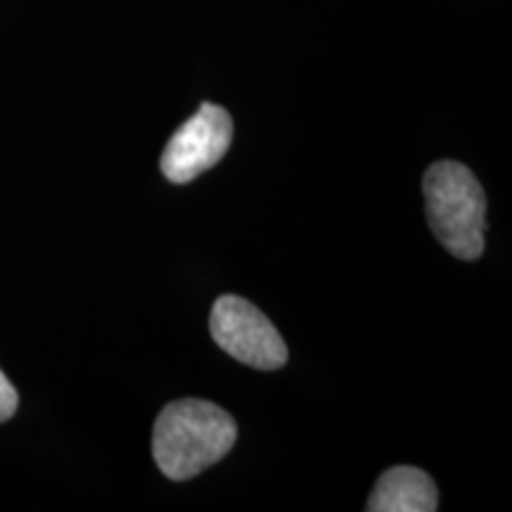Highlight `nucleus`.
I'll return each instance as SVG.
<instances>
[{"instance_id":"nucleus-1","label":"nucleus","mask_w":512,"mask_h":512,"mask_svg":"<svg viewBox=\"0 0 512 512\" xmlns=\"http://www.w3.org/2000/svg\"><path fill=\"white\" fill-rule=\"evenodd\" d=\"M235 441L238 425L223 408L202 399H181L159 413L152 453L162 475L185 482L219 463Z\"/></svg>"},{"instance_id":"nucleus-2","label":"nucleus","mask_w":512,"mask_h":512,"mask_svg":"<svg viewBox=\"0 0 512 512\" xmlns=\"http://www.w3.org/2000/svg\"><path fill=\"white\" fill-rule=\"evenodd\" d=\"M427 219L437 240L456 259L475 261L484 252L486 195L465 164L444 159L422 178Z\"/></svg>"},{"instance_id":"nucleus-3","label":"nucleus","mask_w":512,"mask_h":512,"mask_svg":"<svg viewBox=\"0 0 512 512\" xmlns=\"http://www.w3.org/2000/svg\"><path fill=\"white\" fill-rule=\"evenodd\" d=\"M214 342L235 361L256 370H278L287 363V344L275 325L252 302L223 294L209 318Z\"/></svg>"},{"instance_id":"nucleus-4","label":"nucleus","mask_w":512,"mask_h":512,"mask_svg":"<svg viewBox=\"0 0 512 512\" xmlns=\"http://www.w3.org/2000/svg\"><path fill=\"white\" fill-rule=\"evenodd\" d=\"M233 143V119L219 105H204L166 143L159 169L171 183H190L214 169Z\"/></svg>"},{"instance_id":"nucleus-5","label":"nucleus","mask_w":512,"mask_h":512,"mask_svg":"<svg viewBox=\"0 0 512 512\" xmlns=\"http://www.w3.org/2000/svg\"><path fill=\"white\" fill-rule=\"evenodd\" d=\"M439 491L427 472L411 465H399L377 479L368 498L370 512H434Z\"/></svg>"},{"instance_id":"nucleus-6","label":"nucleus","mask_w":512,"mask_h":512,"mask_svg":"<svg viewBox=\"0 0 512 512\" xmlns=\"http://www.w3.org/2000/svg\"><path fill=\"white\" fill-rule=\"evenodd\" d=\"M17 406H19L17 389L12 387V382L5 377L3 370H0V422L10 420L12 415L17 413Z\"/></svg>"}]
</instances>
